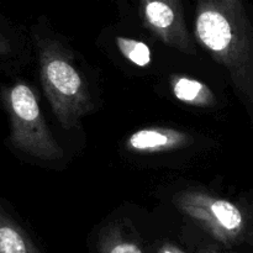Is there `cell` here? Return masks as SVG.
Masks as SVG:
<instances>
[{
  "mask_svg": "<svg viewBox=\"0 0 253 253\" xmlns=\"http://www.w3.org/2000/svg\"><path fill=\"white\" fill-rule=\"evenodd\" d=\"M0 103L9 120L7 143L12 150L32 160L57 161L63 157V150L47 126L30 84L16 79L0 85Z\"/></svg>",
  "mask_w": 253,
  "mask_h": 253,
  "instance_id": "cell-3",
  "label": "cell"
},
{
  "mask_svg": "<svg viewBox=\"0 0 253 253\" xmlns=\"http://www.w3.org/2000/svg\"><path fill=\"white\" fill-rule=\"evenodd\" d=\"M140 9L146 26L158 39L184 53H194L180 0H140Z\"/></svg>",
  "mask_w": 253,
  "mask_h": 253,
  "instance_id": "cell-5",
  "label": "cell"
},
{
  "mask_svg": "<svg viewBox=\"0 0 253 253\" xmlns=\"http://www.w3.org/2000/svg\"><path fill=\"white\" fill-rule=\"evenodd\" d=\"M172 90L178 100L195 106H208L215 101L214 94L209 86L197 79L188 78V77L173 78Z\"/></svg>",
  "mask_w": 253,
  "mask_h": 253,
  "instance_id": "cell-8",
  "label": "cell"
},
{
  "mask_svg": "<svg viewBox=\"0 0 253 253\" xmlns=\"http://www.w3.org/2000/svg\"><path fill=\"white\" fill-rule=\"evenodd\" d=\"M104 253H143L136 244L125 240H115L105 247Z\"/></svg>",
  "mask_w": 253,
  "mask_h": 253,
  "instance_id": "cell-11",
  "label": "cell"
},
{
  "mask_svg": "<svg viewBox=\"0 0 253 253\" xmlns=\"http://www.w3.org/2000/svg\"><path fill=\"white\" fill-rule=\"evenodd\" d=\"M195 35L253 104V29L241 0H199Z\"/></svg>",
  "mask_w": 253,
  "mask_h": 253,
  "instance_id": "cell-1",
  "label": "cell"
},
{
  "mask_svg": "<svg viewBox=\"0 0 253 253\" xmlns=\"http://www.w3.org/2000/svg\"><path fill=\"white\" fill-rule=\"evenodd\" d=\"M116 44L126 59L138 67H147L151 63V49L143 42L128 37H116Z\"/></svg>",
  "mask_w": 253,
  "mask_h": 253,
  "instance_id": "cell-9",
  "label": "cell"
},
{
  "mask_svg": "<svg viewBox=\"0 0 253 253\" xmlns=\"http://www.w3.org/2000/svg\"><path fill=\"white\" fill-rule=\"evenodd\" d=\"M192 142L189 135L168 127H147L130 135L126 148L141 153H155L183 148Z\"/></svg>",
  "mask_w": 253,
  "mask_h": 253,
  "instance_id": "cell-6",
  "label": "cell"
},
{
  "mask_svg": "<svg viewBox=\"0 0 253 253\" xmlns=\"http://www.w3.org/2000/svg\"><path fill=\"white\" fill-rule=\"evenodd\" d=\"M0 253H42L21 222L0 200Z\"/></svg>",
  "mask_w": 253,
  "mask_h": 253,
  "instance_id": "cell-7",
  "label": "cell"
},
{
  "mask_svg": "<svg viewBox=\"0 0 253 253\" xmlns=\"http://www.w3.org/2000/svg\"><path fill=\"white\" fill-rule=\"evenodd\" d=\"M180 208L222 240H234L245 229V217L237 205L229 200L198 194L180 198Z\"/></svg>",
  "mask_w": 253,
  "mask_h": 253,
  "instance_id": "cell-4",
  "label": "cell"
},
{
  "mask_svg": "<svg viewBox=\"0 0 253 253\" xmlns=\"http://www.w3.org/2000/svg\"><path fill=\"white\" fill-rule=\"evenodd\" d=\"M40 79L54 116L66 130H72L91 111L88 85L68 52L51 37L36 36Z\"/></svg>",
  "mask_w": 253,
  "mask_h": 253,
  "instance_id": "cell-2",
  "label": "cell"
},
{
  "mask_svg": "<svg viewBox=\"0 0 253 253\" xmlns=\"http://www.w3.org/2000/svg\"><path fill=\"white\" fill-rule=\"evenodd\" d=\"M16 54V42L9 31L0 24V63L11 61Z\"/></svg>",
  "mask_w": 253,
  "mask_h": 253,
  "instance_id": "cell-10",
  "label": "cell"
},
{
  "mask_svg": "<svg viewBox=\"0 0 253 253\" xmlns=\"http://www.w3.org/2000/svg\"><path fill=\"white\" fill-rule=\"evenodd\" d=\"M160 253H184L182 250H179L178 247L173 246V245H165L163 247H161Z\"/></svg>",
  "mask_w": 253,
  "mask_h": 253,
  "instance_id": "cell-12",
  "label": "cell"
}]
</instances>
